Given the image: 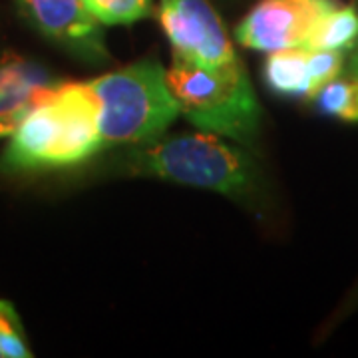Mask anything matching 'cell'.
Segmentation results:
<instances>
[{"instance_id": "6da1fadb", "label": "cell", "mask_w": 358, "mask_h": 358, "mask_svg": "<svg viewBox=\"0 0 358 358\" xmlns=\"http://www.w3.org/2000/svg\"><path fill=\"white\" fill-rule=\"evenodd\" d=\"M117 169L189 185L253 203L263 193V178L253 157L211 131L179 134L131 145L115 157Z\"/></svg>"}, {"instance_id": "7a4b0ae2", "label": "cell", "mask_w": 358, "mask_h": 358, "mask_svg": "<svg viewBox=\"0 0 358 358\" xmlns=\"http://www.w3.org/2000/svg\"><path fill=\"white\" fill-rule=\"evenodd\" d=\"M102 152L98 102L88 82L56 84L10 134L0 159L6 173L80 164Z\"/></svg>"}, {"instance_id": "3957f363", "label": "cell", "mask_w": 358, "mask_h": 358, "mask_svg": "<svg viewBox=\"0 0 358 358\" xmlns=\"http://www.w3.org/2000/svg\"><path fill=\"white\" fill-rule=\"evenodd\" d=\"M88 86L98 102L102 150L157 140L179 115L167 70L155 58L108 72Z\"/></svg>"}, {"instance_id": "277c9868", "label": "cell", "mask_w": 358, "mask_h": 358, "mask_svg": "<svg viewBox=\"0 0 358 358\" xmlns=\"http://www.w3.org/2000/svg\"><path fill=\"white\" fill-rule=\"evenodd\" d=\"M167 86L183 114L203 131L253 145L261 128V106L243 64L207 68L173 54Z\"/></svg>"}, {"instance_id": "5b68a950", "label": "cell", "mask_w": 358, "mask_h": 358, "mask_svg": "<svg viewBox=\"0 0 358 358\" xmlns=\"http://www.w3.org/2000/svg\"><path fill=\"white\" fill-rule=\"evenodd\" d=\"M159 22L173 54L185 60L207 68L241 62L227 28L209 0H159Z\"/></svg>"}, {"instance_id": "8992f818", "label": "cell", "mask_w": 358, "mask_h": 358, "mask_svg": "<svg viewBox=\"0 0 358 358\" xmlns=\"http://www.w3.org/2000/svg\"><path fill=\"white\" fill-rule=\"evenodd\" d=\"M338 0H261L235 28L245 48L259 52L305 46L313 28Z\"/></svg>"}, {"instance_id": "52a82bcc", "label": "cell", "mask_w": 358, "mask_h": 358, "mask_svg": "<svg viewBox=\"0 0 358 358\" xmlns=\"http://www.w3.org/2000/svg\"><path fill=\"white\" fill-rule=\"evenodd\" d=\"M18 8L44 38L80 62L106 64L110 52L100 22L90 14L84 0H16Z\"/></svg>"}, {"instance_id": "ba28073f", "label": "cell", "mask_w": 358, "mask_h": 358, "mask_svg": "<svg viewBox=\"0 0 358 358\" xmlns=\"http://www.w3.org/2000/svg\"><path fill=\"white\" fill-rule=\"evenodd\" d=\"M56 86L40 66L6 56L0 62V117H18L40 103Z\"/></svg>"}, {"instance_id": "9c48e42d", "label": "cell", "mask_w": 358, "mask_h": 358, "mask_svg": "<svg viewBox=\"0 0 358 358\" xmlns=\"http://www.w3.org/2000/svg\"><path fill=\"white\" fill-rule=\"evenodd\" d=\"M263 78L271 92L285 98H313L315 86L310 76V50L293 46L268 52Z\"/></svg>"}, {"instance_id": "30bf717a", "label": "cell", "mask_w": 358, "mask_h": 358, "mask_svg": "<svg viewBox=\"0 0 358 358\" xmlns=\"http://www.w3.org/2000/svg\"><path fill=\"white\" fill-rule=\"evenodd\" d=\"M358 42V10L355 6H343L341 2L333 10L324 14L310 36L305 42L308 50H336L348 52Z\"/></svg>"}, {"instance_id": "8fae6325", "label": "cell", "mask_w": 358, "mask_h": 358, "mask_svg": "<svg viewBox=\"0 0 358 358\" xmlns=\"http://www.w3.org/2000/svg\"><path fill=\"white\" fill-rule=\"evenodd\" d=\"M315 110L343 122H358V78H334L310 98Z\"/></svg>"}, {"instance_id": "7c38bea8", "label": "cell", "mask_w": 358, "mask_h": 358, "mask_svg": "<svg viewBox=\"0 0 358 358\" xmlns=\"http://www.w3.org/2000/svg\"><path fill=\"white\" fill-rule=\"evenodd\" d=\"M90 14L100 24H134L154 10L152 0H84Z\"/></svg>"}, {"instance_id": "4fadbf2b", "label": "cell", "mask_w": 358, "mask_h": 358, "mask_svg": "<svg viewBox=\"0 0 358 358\" xmlns=\"http://www.w3.org/2000/svg\"><path fill=\"white\" fill-rule=\"evenodd\" d=\"M0 357L28 358L32 357L26 345L24 329L18 313L8 301L0 299Z\"/></svg>"}, {"instance_id": "5bb4252c", "label": "cell", "mask_w": 358, "mask_h": 358, "mask_svg": "<svg viewBox=\"0 0 358 358\" xmlns=\"http://www.w3.org/2000/svg\"><path fill=\"white\" fill-rule=\"evenodd\" d=\"M348 72H350V76L358 78V42L357 46L352 48V56H350V62H348Z\"/></svg>"}]
</instances>
